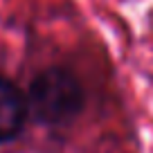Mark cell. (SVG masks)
<instances>
[{
  "instance_id": "6da1fadb",
  "label": "cell",
  "mask_w": 153,
  "mask_h": 153,
  "mask_svg": "<svg viewBox=\"0 0 153 153\" xmlns=\"http://www.w3.org/2000/svg\"><path fill=\"white\" fill-rule=\"evenodd\" d=\"M27 110L36 124L48 128L70 126L86 108V88L72 70L50 65L29 83Z\"/></svg>"
},
{
  "instance_id": "7a4b0ae2",
  "label": "cell",
  "mask_w": 153,
  "mask_h": 153,
  "mask_svg": "<svg viewBox=\"0 0 153 153\" xmlns=\"http://www.w3.org/2000/svg\"><path fill=\"white\" fill-rule=\"evenodd\" d=\"M29 120L27 97L11 81L0 74V144H9L25 131Z\"/></svg>"
}]
</instances>
